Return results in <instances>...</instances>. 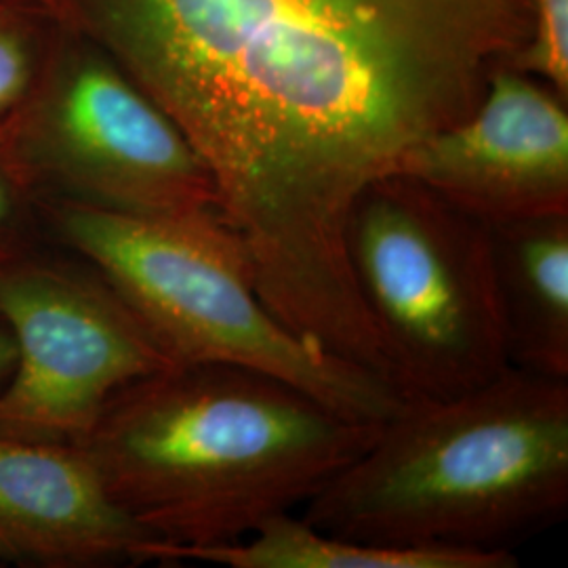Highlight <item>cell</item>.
Masks as SVG:
<instances>
[{
  "label": "cell",
  "instance_id": "cell-1",
  "mask_svg": "<svg viewBox=\"0 0 568 568\" xmlns=\"http://www.w3.org/2000/svg\"><path fill=\"white\" fill-rule=\"evenodd\" d=\"M178 122L267 307L389 379L347 257L371 183L467 116L527 47L530 0H37Z\"/></svg>",
  "mask_w": 568,
  "mask_h": 568
},
{
  "label": "cell",
  "instance_id": "cell-2",
  "mask_svg": "<svg viewBox=\"0 0 568 568\" xmlns=\"http://www.w3.org/2000/svg\"><path fill=\"white\" fill-rule=\"evenodd\" d=\"M379 426L257 371L171 365L121 389L79 445L138 525L204 548L304 506Z\"/></svg>",
  "mask_w": 568,
  "mask_h": 568
},
{
  "label": "cell",
  "instance_id": "cell-3",
  "mask_svg": "<svg viewBox=\"0 0 568 568\" xmlns=\"http://www.w3.org/2000/svg\"><path fill=\"white\" fill-rule=\"evenodd\" d=\"M568 508V377L509 366L443 400H405L304 504L373 546L511 551Z\"/></svg>",
  "mask_w": 568,
  "mask_h": 568
},
{
  "label": "cell",
  "instance_id": "cell-4",
  "mask_svg": "<svg viewBox=\"0 0 568 568\" xmlns=\"http://www.w3.org/2000/svg\"><path fill=\"white\" fill-rule=\"evenodd\" d=\"M41 215L63 248L114 284L175 365L257 371L371 424H384L405 405L396 387L284 325L217 211L126 215L41 201Z\"/></svg>",
  "mask_w": 568,
  "mask_h": 568
},
{
  "label": "cell",
  "instance_id": "cell-5",
  "mask_svg": "<svg viewBox=\"0 0 568 568\" xmlns=\"http://www.w3.org/2000/svg\"><path fill=\"white\" fill-rule=\"evenodd\" d=\"M347 257L405 400H443L508 371L488 227L403 175L371 183Z\"/></svg>",
  "mask_w": 568,
  "mask_h": 568
},
{
  "label": "cell",
  "instance_id": "cell-6",
  "mask_svg": "<svg viewBox=\"0 0 568 568\" xmlns=\"http://www.w3.org/2000/svg\"><path fill=\"white\" fill-rule=\"evenodd\" d=\"M4 124L41 201L126 215L217 211L213 180L178 122L119 61L60 28Z\"/></svg>",
  "mask_w": 568,
  "mask_h": 568
},
{
  "label": "cell",
  "instance_id": "cell-7",
  "mask_svg": "<svg viewBox=\"0 0 568 568\" xmlns=\"http://www.w3.org/2000/svg\"><path fill=\"white\" fill-rule=\"evenodd\" d=\"M0 318L16 366L0 387V434L81 443L126 386L175 365L95 265L41 244L0 267Z\"/></svg>",
  "mask_w": 568,
  "mask_h": 568
},
{
  "label": "cell",
  "instance_id": "cell-8",
  "mask_svg": "<svg viewBox=\"0 0 568 568\" xmlns=\"http://www.w3.org/2000/svg\"><path fill=\"white\" fill-rule=\"evenodd\" d=\"M403 175L480 222L568 213V112L546 82L499 68L478 105L413 145Z\"/></svg>",
  "mask_w": 568,
  "mask_h": 568
},
{
  "label": "cell",
  "instance_id": "cell-9",
  "mask_svg": "<svg viewBox=\"0 0 568 568\" xmlns=\"http://www.w3.org/2000/svg\"><path fill=\"white\" fill-rule=\"evenodd\" d=\"M159 541L110 497L79 443L0 434V560L47 568L143 562Z\"/></svg>",
  "mask_w": 568,
  "mask_h": 568
},
{
  "label": "cell",
  "instance_id": "cell-10",
  "mask_svg": "<svg viewBox=\"0 0 568 568\" xmlns=\"http://www.w3.org/2000/svg\"><path fill=\"white\" fill-rule=\"evenodd\" d=\"M487 227L509 365L568 377V213Z\"/></svg>",
  "mask_w": 568,
  "mask_h": 568
},
{
  "label": "cell",
  "instance_id": "cell-11",
  "mask_svg": "<svg viewBox=\"0 0 568 568\" xmlns=\"http://www.w3.org/2000/svg\"><path fill=\"white\" fill-rule=\"evenodd\" d=\"M194 560L225 568H514L511 551L400 548L344 539L310 525L293 511L272 516L244 539L204 548L152 541L143 562Z\"/></svg>",
  "mask_w": 568,
  "mask_h": 568
},
{
  "label": "cell",
  "instance_id": "cell-12",
  "mask_svg": "<svg viewBox=\"0 0 568 568\" xmlns=\"http://www.w3.org/2000/svg\"><path fill=\"white\" fill-rule=\"evenodd\" d=\"M55 34L58 26L37 0H0V121L26 100Z\"/></svg>",
  "mask_w": 568,
  "mask_h": 568
},
{
  "label": "cell",
  "instance_id": "cell-13",
  "mask_svg": "<svg viewBox=\"0 0 568 568\" xmlns=\"http://www.w3.org/2000/svg\"><path fill=\"white\" fill-rule=\"evenodd\" d=\"M42 230L41 199L13 152L7 124L0 121V267L39 246Z\"/></svg>",
  "mask_w": 568,
  "mask_h": 568
},
{
  "label": "cell",
  "instance_id": "cell-14",
  "mask_svg": "<svg viewBox=\"0 0 568 568\" xmlns=\"http://www.w3.org/2000/svg\"><path fill=\"white\" fill-rule=\"evenodd\" d=\"M527 47L511 68L546 82L568 102V0H530Z\"/></svg>",
  "mask_w": 568,
  "mask_h": 568
},
{
  "label": "cell",
  "instance_id": "cell-15",
  "mask_svg": "<svg viewBox=\"0 0 568 568\" xmlns=\"http://www.w3.org/2000/svg\"><path fill=\"white\" fill-rule=\"evenodd\" d=\"M13 366H16V344L9 326L4 325L0 318V387L4 386V382L13 373Z\"/></svg>",
  "mask_w": 568,
  "mask_h": 568
}]
</instances>
